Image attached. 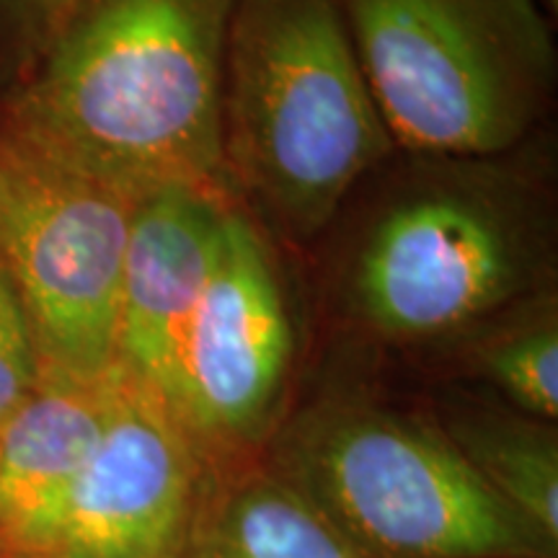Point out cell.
I'll return each mask as SVG.
<instances>
[{
	"label": "cell",
	"mask_w": 558,
	"mask_h": 558,
	"mask_svg": "<svg viewBox=\"0 0 558 558\" xmlns=\"http://www.w3.org/2000/svg\"><path fill=\"white\" fill-rule=\"evenodd\" d=\"M233 0H81L11 88L0 137L132 199L228 192L222 83Z\"/></svg>",
	"instance_id": "obj_1"
},
{
	"label": "cell",
	"mask_w": 558,
	"mask_h": 558,
	"mask_svg": "<svg viewBox=\"0 0 558 558\" xmlns=\"http://www.w3.org/2000/svg\"><path fill=\"white\" fill-rule=\"evenodd\" d=\"M393 150L339 0H233L222 169L259 228L316 239Z\"/></svg>",
	"instance_id": "obj_2"
},
{
	"label": "cell",
	"mask_w": 558,
	"mask_h": 558,
	"mask_svg": "<svg viewBox=\"0 0 558 558\" xmlns=\"http://www.w3.org/2000/svg\"><path fill=\"white\" fill-rule=\"evenodd\" d=\"M505 158H427L373 207L344 269L360 324L393 341H427L548 290V197Z\"/></svg>",
	"instance_id": "obj_3"
},
{
	"label": "cell",
	"mask_w": 558,
	"mask_h": 558,
	"mask_svg": "<svg viewBox=\"0 0 558 558\" xmlns=\"http://www.w3.org/2000/svg\"><path fill=\"white\" fill-rule=\"evenodd\" d=\"M396 150L499 158L554 101L556 41L541 0H339Z\"/></svg>",
	"instance_id": "obj_4"
},
{
	"label": "cell",
	"mask_w": 558,
	"mask_h": 558,
	"mask_svg": "<svg viewBox=\"0 0 558 558\" xmlns=\"http://www.w3.org/2000/svg\"><path fill=\"white\" fill-rule=\"evenodd\" d=\"M279 469L365 558H556L442 429L399 411L320 403Z\"/></svg>",
	"instance_id": "obj_5"
},
{
	"label": "cell",
	"mask_w": 558,
	"mask_h": 558,
	"mask_svg": "<svg viewBox=\"0 0 558 558\" xmlns=\"http://www.w3.org/2000/svg\"><path fill=\"white\" fill-rule=\"evenodd\" d=\"M135 205L0 137V262L29 316L41 375L90 383L117 367Z\"/></svg>",
	"instance_id": "obj_6"
},
{
	"label": "cell",
	"mask_w": 558,
	"mask_h": 558,
	"mask_svg": "<svg viewBox=\"0 0 558 558\" xmlns=\"http://www.w3.org/2000/svg\"><path fill=\"white\" fill-rule=\"evenodd\" d=\"M295 329L277 251L233 202L218 264L179 352L173 414L197 445L256 442L288 383Z\"/></svg>",
	"instance_id": "obj_7"
},
{
	"label": "cell",
	"mask_w": 558,
	"mask_h": 558,
	"mask_svg": "<svg viewBox=\"0 0 558 558\" xmlns=\"http://www.w3.org/2000/svg\"><path fill=\"white\" fill-rule=\"evenodd\" d=\"M199 445L169 403L117 367L88 465L32 558H177L197 507Z\"/></svg>",
	"instance_id": "obj_8"
},
{
	"label": "cell",
	"mask_w": 558,
	"mask_h": 558,
	"mask_svg": "<svg viewBox=\"0 0 558 558\" xmlns=\"http://www.w3.org/2000/svg\"><path fill=\"white\" fill-rule=\"evenodd\" d=\"M233 202L226 192L169 186L140 197L132 213L117 320V367L169 407L181 341L218 264Z\"/></svg>",
	"instance_id": "obj_9"
},
{
	"label": "cell",
	"mask_w": 558,
	"mask_h": 558,
	"mask_svg": "<svg viewBox=\"0 0 558 558\" xmlns=\"http://www.w3.org/2000/svg\"><path fill=\"white\" fill-rule=\"evenodd\" d=\"M117 367L101 380L41 375L0 424V546L32 558L88 465L114 407Z\"/></svg>",
	"instance_id": "obj_10"
},
{
	"label": "cell",
	"mask_w": 558,
	"mask_h": 558,
	"mask_svg": "<svg viewBox=\"0 0 558 558\" xmlns=\"http://www.w3.org/2000/svg\"><path fill=\"white\" fill-rule=\"evenodd\" d=\"M473 471L556 556L558 442L548 422L501 411H460L445 429Z\"/></svg>",
	"instance_id": "obj_11"
},
{
	"label": "cell",
	"mask_w": 558,
	"mask_h": 558,
	"mask_svg": "<svg viewBox=\"0 0 558 558\" xmlns=\"http://www.w3.org/2000/svg\"><path fill=\"white\" fill-rule=\"evenodd\" d=\"M199 558H365L295 484L256 476L230 494Z\"/></svg>",
	"instance_id": "obj_12"
},
{
	"label": "cell",
	"mask_w": 558,
	"mask_h": 558,
	"mask_svg": "<svg viewBox=\"0 0 558 558\" xmlns=\"http://www.w3.org/2000/svg\"><path fill=\"white\" fill-rule=\"evenodd\" d=\"M507 326L476 347V365L520 414L554 422L558 416L556 298L538 292L514 305Z\"/></svg>",
	"instance_id": "obj_13"
},
{
	"label": "cell",
	"mask_w": 558,
	"mask_h": 558,
	"mask_svg": "<svg viewBox=\"0 0 558 558\" xmlns=\"http://www.w3.org/2000/svg\"><path fill=\"white\" fill-rule=\"evenodd\" d=\"M41 360L9 269L0 262V424L37 390Z\"/></svg>",
	"instance_id": "obj_14"
},
{
	"label": "cell",
	"mask_w": 558,
	"mask_h": 558,
	"mask_svg": "<svg viewBox=\"0 0 558 558\" xmlns=\"http://www.w3.org/2000/svg\"><path fill=\"white\" fill-rule=\"evenodd\" d=\"M78 3L81 0H0V78L16 86Z\"/></svg>",
	"instance_id": "obj_15"
},
{
	"label": "cell",
	"mask_w": 558,
	"mask_h": 558,
	"mask_svg": "<svg viewBox=\"0 0 558 558\" xmlns=\"http://www.w3.org/2000/svg\"><path fill=\"white\" fill-rule=\"evenodd\" d=\"M541 5H543V9H546V13H548L550 19L556 16V11H558V0H541Z\"/></svg>",
	"instance_id": "obj_16"
}]
</instances>
